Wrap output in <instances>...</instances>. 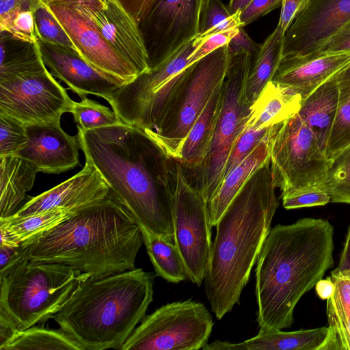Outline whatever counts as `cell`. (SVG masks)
Listing matches in <instances>:
<instances>
[{
  "label": "cell",
  "mask_w": 350,
  "mask_h": 350,
  "mask_svg": "<svg viewBox=\"0 0 350 350\" xmlns=\"http://www.w3.org/2000/svg\"><path fill=\"white\" fill-rule=\"evenodd\" d=\"M46 5L66 31L76 51L93 67L124 84L140 75L106 42L75 0Z\"/></svg>",
  "instance_id": "9a60e30c"
},
{
  "label": "cell",
  "mask_w": 350,
  "mask_h": 350,
  "mask_svg": "<svg viewBox=\"0 0 350 350\" xmlns=\"http://www.w3.org/2000/svg\"><path fill=\"white\" fill-rule=\"evenodd\" d=\"M335 289V286L330 277L321 279L315 285L317 295L322 299H327L332 297Z\"/></svg>",
  "instance_id": "f5cc1de1"
},
{
  "label": "cell",
  "mask_w": 350,
  "mask_h": 350,
  "mask_svg": "<svg viewBox=\"0 0 350 350\" xmlns=\"http://www.w3.org/2000/svg\"><path fill=\"white\" fill-rule=\"evenodd\" d=\"M308 2V0H282L280 16L277 26L284 36Z\"/></svg>",
  "instance_id": "7dc6e473"
},
{
  "label": "cell",
  "mask_w": 350,
  "mask_h": 350,
  "mask_svg": "<svg viewBox=\"0 0 350 350\" xmlns=\"http://www.w3.org/2000/svg\"><path fill=\"white\" fill-rule=\"evenodd\" d=\"M44 349L85 350L60 327L53 329L35 325L18 331L0 350Z\"/></svg>",
  "instance_id": "836d02e7"
},
{
  "label": "cell",
  "mask_w": 350,
  "mask_h": 350,
  "mask_svg": "<svg viewBox=\"0 0 350 350\" xmlns=\"http://www.w3.org/2000/svg\"><path fill=\"white\" fill-rule=\"evenodd\" d=\"M335 289L327 299L328 333L323 350H350V269L333 270Z\"/></svg>",
  "instance_id": "d4e9b609"
},
{
  "label": "cell",
  "mask_w": 350,
  "mask_h": 350,
  "mask_svg": "<svg viewBox=\"0 0 350 350\" xmlns=\"http://www.w3.org/2000/svg\"><path fill=\"white\" fill-rule=\"evenodd\" d=\"M196 38L160 66L118 88L107 102L124 123L155 133L188 71Z\"/></svg>",
  "instance_id": "ba28073f"
},
{
  "label": "cell",
  "mask_w": 350,
  "mask_h": 350,
  "mask_svg": "<svg viewBox=\"0 0 350 350\" xmlns=\"http://www.w3.org/2000/svg\"><path fill=\"white\" fill-rule=\"evenodd\" d=\"M342 53H350V23L330 38L313 54Z\"/></svg>",
  "instance_id": "bcb514c9"
},
{
  "label": "cell",
  "mask_w": 350,
  "mask_h": 350,
  "mask_svg": "<svg viewBox=\"0 0 350 350\" xmlns=\"http://www.w3.org/2000/svg\"><path fill=\"white\" fill-rule=\"evenodd\" d=\"M27 140L25 124L0 113V157L15 156Z\"/></svg>",
  "instance_id": "ab89813d"
},
{
  "label": "cell",
  "mask_w": 350,
  "mask_h": 350,
  "mask_svg": "<svg viewBox=\"0 0 350 350\" xmlns=\"http://www.w3.org/2000/svg\"><path fill=\"white\" fill-rule=\"evenodd\" d=\"M275 126L258 130L251 129L245 126L243 132L231 148L226 161L224 179L271 133Z\"/></svg>",
  "instance_id": "f35d334b"
},
{
  "label": "cell",
  "mask_w": 350,
  "mask_h": 350,
  "mask_svg": "<svg viewBox=\"0 0 350 350\" xmlns=\"http://www.w3.org/2000/svg\"><path fill=\"white\" fill-rule=\"evenodd\" d=\"M334 232L328 220L312 217L271 229L256 261L258 333L291 326L301 297L334 265Z\"/></svg>",
  "instance_id": "7a4b0ae2"
},
{
  "label": "cell",
  "mask_w": 350,
  "mask_h": 350,
  "mask_svg": "<svg viewBox=\"0 0 350 350\" xmlns=\"http://www.w3.org/2000/svg\"><path fill=\"white\" fill-rule=\"evenodd\" d=\"M277 125L273 127L271 133L221 182L208 204L211 224L213 227L216 226L225 210L250 176L270 159L269 139Z\"/></svg>",
  "instance_id": "4316f807"
},
{
  "label": "cell",
  "mask_w": 350,
  "mask_h": 350,
  "mask_svg": "<svg viewBox=\"0 0 350 350\" xmlns=\"http://www.w3.org/2000/svg\"><path fill=\"white\" fill-rule=\"evenodd\" d=\"M139 25L158 0H117Z\"/></svg>",
  "instance_id": "c3c4849f"
},
{
  "label": "cell",
  "mask_w": 350,
  "mask_h": 350,
  "mask_svg": "<svg viewBox=\"0 0 350 350\" xmlns=\"http://www.w3.org/2000/svg\"><path fill=\"white\" fill-rule=\"evenodd\" d=\"M106 42L139 74L150 70L139 25L117 0H75Z\"/></svg>",
  "instance_id": "e0dca14e"
},
{
  "label": "cell",
  "mask_w": 350,
  "mask_h": 350,
  "mask_svg": "<svg viewBox=\"0 0 350 350\" xmlns=\"http://www.w3.org/2000/svg\"><path fill=\"white\" fill-rule=\"evenodd\" d=\"M240 13L230 14L221 0H207L197 38L204 40L215 33L241 27Z\"/></svg>",
  "instance_id": "8d00e7d4"
},
{
  "label": "cell",
  "mask_w": 350,
  "mask_h": 350,
  "mask_svg": "<svg viewBox=\"0 0 350 350\" xmlns=\"http://www.w3.org/2000/svg\"><path fill=\"white\" fill-rule=\"evenodd\" d=\"M239 27L215 33L204 39L189 56L188 66L200 60L216 49L228 44L235 36Z\"/></svg>",
  "instance_id": "7bdbcfd3"
},
{
  "label": "cell",
  "mask_w": 350,
  "mask_h": 350,
  "mask_svg": "<svg viewBox=\"0 0 350 350\" xmlns=\"http://www.w3.org/2000/svg\"><path fill=\"white\" fill-rule=\"evenodd\" d=\"M213 327L202 303H167L145 316L120 350H198L208 344Z\"/></svg>",
  "instance_id": "7c38bea8"
},
{
  "label": "cell",
  "mask_w": 350,
  "mask_h": 350,
  "mask_svg": "<svg viewBox=\"0 0 350 350\" xmlns=\"http://www.w3.org/2000/svg\"><path fill=\"white\" fill-rule=\"evenodd\" d=\"M282 205L286 209L323 206L330 202L328 194L318 188L295 191L282 196Z\"/></svg>",
  "instance_id": "b9f144b4"
},
{
  "label": "cell",
  "mask_w": 350,
  "mask_h": 350,
  "mask_svg": "<svg viewBox=\"0 0 350 350\" xmlns=\"http://www.w3.org/2000/svg\"><path fill=\"white\" fill-rule=\"evenodd\" d=\"M319 189L328 194L330 202L350 204V145L332 159L325 180Z\"/></svg>",
  "instance_id": "e575fe53"
},
{
  "label": "cell",
  "mask_w": 350,
  "mask_h": 350,
  "mask_svg": "<svg viewBox=\"0 0 350 350\" xmlns=\"http://www.w3.org/2000/svg\"><path fill=\"white\" fill-rule=\"evenodd\" d=\"M261 46L262 44L256 43L250 38L242 26L239 27L237 33L228 44L230 55L244 53L250 55L253 59L257 56Z\"/></svg>",
  "instance_id": "f6af8a7d"
},
{
  "label": "cell",
  "mask_w": 350,
  "mask_h": 350,
  "mask_svg": "<svg viewBox=\"0 0 350 350\" xmlns=\"http://www.w3.org/2000/svg\"><path fill=\"white\" fill-rule=\"evenodd\" d=\"M140 226L144 243L156 275L175 284L188 279L185 263L175 244L170 239Z\"/></svg>",
  "instance_id": "1f68e13d"
},
{
  "label": "cell",
  "mask_w": 350,
  "mask_h": 350,
  "mask_svg": "<svg viewBox=\"0 0 350 350\" xmlns=\"http://www.w3.org/2000/svg\"><path fill=\"white\" fill-rule=\"evenodd\" d=\"M0 31H7L21 40L36 43L38 36L32 8L17 13Z\"/></svg>",
  "instance_id": "60d3db41"
},
{
  "label": "cell",
  "mask_w": 350,
  "mask_h": 350,
  "mask_svg": "<svg viewBox=\"0 0 350 350\" xmlns=\"http://www.w3.org/2000/svg\"><path fill=\"white\" fill-rule=\"evenodd\" d=\"M284 34L277 26L262 44L252 63L245 85V96L252 105L272 81L282 56Z\"/></svg>",
  "instance_id": "4dcf8cb0"
},
{
  "label": "cell",
  "mask_w": 350,
  "mask_h": 350,
  "mask_svg": "<svg viewBox=\"0 0 350 350\" xmlns=\"http://www.w3.org/2000/svg\"><path fill=\"white\" fill-rule=\"evenodd\" d=\"M281 3L282 0H252L240 13L241 26L244 27L258 20L278 8Z\"/></svg>",
  "instance_id": "ee69618b"
},
{
  "label": "cell",
  "mask_w": 350,
  "mask_h": 350,
  "mask_svg": "<svg viewBox=\"0 0 350 350\" xmlns=\"http://www.w3.org/2000/svg\"><path fill=\"white\" fill-rule=\"evenodd\" d=\"M335 269L338 271L350 269V224L348 228L343 248L340 256L338 265Z\"/></svg>",
  "instance_id": "816d5d0a"
},
{
  "label": "cell",
  "mask_w": 350,
  "mask_h": 350,
  "mask_svg": "<svg viewBox=\"0 0 350 350\" xmlns=\"http://www.w3.org/2000/svg\"><path fill=\"white\" fill-rule=\"evenodd\" d=\"M275 188L269 159L250 176L216 225L204 281L218 320L239 304L279 205Z\"/></svg>",
  "instance_id": "3957f363"
},
{
  "label": "cell",
  "mask_w": 350,
  "mask_h": 350,
  "mask_svg": "<svg viewBox=\"0 0 350 350\" xmlns=\"http://www.w3.org/2000/svg\"><path fill=\"white\" fill-rule=\"evenodd\" d=\"M328 333L327 327L293 332L278 330L258 333L238 343L217 340L203 350H323Z\"/></svg>",
  "instance_id": "7402d4cb"
},
{
  "label": "cell",
  "mask_w": 350,
  "mask_h": 350,
  "mask_svg": "<svg viewBox=\"0 0 350 350\" xmlns=\"http://www.w3.org/2000/svg\"><path fill=\"white\" fill-rule=\"evenodd\" d=\"M25 126L27 142L15 156L46 174H58L79 164L80 146L77 136L66 133L60 125V120Z\"/></svg>",
  "instance_id": "ac0fdd59"
},
{
  "label": "cell",
  "mask_w": 350,
  "mask_h": 350,
  "mask_svg": "<svg viewBox=\"0 0 350 350\" xmlns=\"http://www.w3.org/2000/svg\"><path fill=\"white\" fill-rule=\"evenodd\" d=\"M69 113H72L77 128L88 131L122 123L113 110L84 97L80 102L73 101Z\"/></svg>",
  "instance_id": "d590c367"
},
{
  "label": "cell",
  "mask_w": 350,
  "mask_h": 350,
  "mask_svg": "<svg viewBox=\"0 0 350 350\" xmlns=\"http://www.w3.org/2000/svg\"><path fill=\"white\" fill-rule=\"evenodd\" d=\"M252 59L247 53L230 54L209 147L200 166L190 174H185L207 204L223 181L231 148L243 132L250 116L252 104L245 96V85Z\"/></svg>",
  "instance_id": "52a82bcc"
},
{
  "label": "cell",
  "mask_w": 350,
  "mask_h": 350,
  "mask_svg": "<svg viewBox=\"0 0 350 350\" xmlns=\"http://www.w3.org/2000/svg\"><path fill=\"white\" fill-rule=\"evenodd\" d=\"M338 90L334 75L302 99L297 112L314 133L320 148L327 154L329 137L336 113Z\"/></svg>",
  "instance_id": "cb8c5ba5"
},
{
  "label": "cell",
  "mask_w": 350,
  "mask_h": 350,
  "mask_svg": "<svg viewBox=\"0 0 350 350\" xmlns=\"http://www.w3.org/2000/svg\"><path fill=\"white\" fill-rule=\"evenodd\" d=\"M229 59L227 44L189 66L157 130L155 133L146 132L167 157L178 158L191 128L222 85Z\"/></svg>",
  "instance_id": "9c48e42d"
},
{
  "label": "cell",
  "mask_w": 350,
  "mask_h": 350,
  "mask_svg": "<svg viewBox=\"0 0 350 350\" xmlns=\"http://www.w3.org/2000/svg\"><path fill=\"white\" fill-rule=\"evenodd\" d=\"M37 42L42 62L52 75L64 82L81 98L93 94L107 101L124 85L93 67L73 49L40 40Z\"/></svg>",
  "instance_id": "d6986e66"
},
{
  "label": "cell",
  "mask_w": 350,
  "mask_h": 350,
  "mask_svg": "<svg viewBox=\"0 0 350 350\" xmlns=\"http://www.w3.org/2000/svg\"><path fill=\"white\" fill-rule=\"evenodd\" d=\"M40 2L48 4L49 3L53 2V1H68V0H39Z\"/></svg>",
  "instance_id": "11a10c76"
},
{
  "label": "cell",
  "mask_w": 350,
  "mask_h": 350,
  "mask_svg": "<svg viewBox=\"0 0 350 350\" xmlns=\"http://www.w3.org/2000/svg\"><path fill=\"white\" fill-rule=\"evenodd\" d=\"M18 331L8 314L0 308V349L14 337Z\"/></svg>",
  "instance_id": "681fc988"
},
{
  "label": "cell",
  "mask_w": 350,
  "mask_h": 350,
  "mask_svg": "<svg viewBox=\"0 0 350 350\" xmlns=\"http://www.w3.org/2000/svg\"><path fill=\"white\" fill-rule=\"evenodd\" d=\"M85 159V165L79 172L30 198L13 216H25L55 208L79 209L107 198L111 193L110 187L90 159Z\"/></svg>",
  "instance_id": "ffe728a7"
},
{
  "label": "cell",
  "mask_w": 350,
  "mask_h": 350,
  "mask_svg": "<svg viewBox=\"0 0 350 350\" xmlns=\"http://www.w3.org/2000/svg\"><path fill=\"white\" fill-rule=\"evenodd\" d=\"M78 209L55 208L0 219V245H27L68 219Z\"/></svg>",
  "instance_id": "83f0119b"
},
{
  "label": "cell",
  "mask_w": 350,
  "mask_h": 350,
  "mask_svg": "<svg viewBox=\"0 0 350 350\" xmlns=\"http://www.w3.org/2000/svg\"><path fill=\"white\" fill-rule=\"evenodd\" d=\"M156 275L142 268L90 275L52 319L85 350L120 349L146 316Z\"/></svg>",
  "instance_id": "5b68a950"
},
{
  "label": "cell",
  "mask_w": 350,
  "mask_h": 350,
  "mask_svg": "<svg viewBox=\"0 0 350 350\" xmlns=\"http://www.w3.org/2000/svg\"><path fill=\"white\" fill-rule=\"evenodd\" d=\"M302 99L290 88L271 81L252 105L246 127L258 130L282 123L299 111Z\"/></svg>",
  "instance_id": "603a6c76"
},
{
  "label": "cell",
  "mask_w": 350,
  "mask_h": 350,
  "mask_svg": "<svg viewBox=\"0 0 350 350\" xmlns=\"http://www.w3.org/2000/svg\"><path fill=\"white\" fill-rule=\"evenodd\" d=\"M77 136L85 157L139 225L173 241L172 158L143 129L124 122L78 128Z\"/></svg>",
  "instance_id": "6da1fadb"
},
{
  "label": "cell",
  "mask_w": 350,
  "mask_h": 350,
  "mask_svg": "<svg viewBox=\"0 0 350 350\" xmlns=\"http://www.w3.org/2000/svg\"><path fill=\"white\" fill-rule=\"evenodd\" d=\"M143 243L139 224L111 191L21 245L23 255L32 260L64 264L96 277L135 269Z\"/></svg>",
  "instance_id": "277c9868"
},
{
  "label": "cell",
  "mask_w": 350,
  "mask_h": 350,
  "mask_svg": "<svg viewBox=\"0 0 350 350\" xmlns=\"http://www.w3.org/2000/svg\"><path fill=\"white\" fill-rule=\"evenodd\" d=\"M269 152L273 180L281 197L319 189L332 163L297 113L275 126L269 139Z\"/></svg>",
  "instance_id": "30bf717a"
},
{
  "label": "cell",
  "mask_w": 350,
  "mask_h": 350,
  "mask_svg": "<svg viewBox=\"0 0 350 350\" xmlns=\"http://www.w3.org/2000/svg\"><path fill=\"white\" fill-rule=\"evenodd\" d=\"M38 40L44 42L68 47H75L58 20L48 5L36 0L32 7Z\"/></svg>",
  "instance_id": "74e56055"
},
{
  "label": "cell",
  "mask_w": 350,
  "mask_h": 350,
  "mask_svg": "<svg viewBox=\"0 0 350 350\" xmlns=\"http://www.w3.org/2000/svg\"><path fill=\"white\" fill-rule=\"evenodd\" d=\"M350 62V53H317L281 59L273 81L306 98Z\"/></svg>",
  "instance_id": "44dd1931"
},
{
  "label": "cell",
  "mask_w": 350,
  "mask_h": 350,
  "mask_svg": "<svg viewBox=\"0 0 350 350\" xmlns=\"http://www.w3.org/2000/svg\"><path fill=\"white\" fill-rule=\"evenodd\" d=\"M23 246L0 245V271L14 263L23 256Z\"/></svg>",
  "instance_id": "f907efd6"
},
{
  "label": "cell",
  "mask_w": 350,
  "mask_h": 350,
  "mask_svg": "<svg viewBox=\"0 0 350 350\" xmlns=\"http://www.w3.org/2000/svg\"><path fill=\"white\" fill-rule=\"evenodd\" d=\"M338 96L327 156L332 159L350 145V62L335 75Z\"/></svg>",
  "instance_id": "d6a6232c"
},
{
  "label": "cell",
  "mask_w": 350,
  "mask_h": 350,
  "mask_svg": "<svg viewBox=\"0 0 350 350\" xmlns=\"http://www.w3.org/2000/svg\"><path fill=\"white\" fill-rule=\"evenodd\" d=\"M172 189L174 242L185 263L188 279L200 286L212 247L208 204L190 183L180 163L172 159L170 171Z\"/></svg>",
  "instance_id": "8fae6325"
},
{
  "label": "cell",
  "mask_w": 350,
  "mask_h": 350,
  "mask_svg": "<svg viewBox=\"0 0 350 350\" xmlns=\"http://www.w3.org/2000/svg\"><path fill=\"white\" fill-rule=\"evenodd\" d=\"M73 101L47 69L0 81V113L25 124L61 120Z\"/></svg>",
  "instance_id": "5bb4252c"
},
{
  "label": "cell",
  "mask_w": 350,
  "mask_h": 350,
  "mask_svg": "<svg viewBox=\"0 0 350 350\" xmlns=\"http://www.w3.org/2000/svg\"><path fill=\"white\" fill-rule=\"evenodd\" d=\"M221 88L222 85L215 91L191 128L176 159L186 174L200 166L209 147L220 107Z\"/></svg>",
  "instance_id": "f1b7e54d"
},
{
  "label": "cell",
  "mask_w": 350,
  "mask_h": 350,
  "mask_svg": "<svg viewBox=\"0 0 350 350\" xmlns=\"http://www.w3.org/2000/svg\"><path fill=\"white\" fill-rule=\"evenodd\" d=\"M0 219L13 216L34 184L37 168L17 156L0 157Z\"/></svg>",
  "instance_id": "484cf974"
},
{
  "label": "cell",
  "mask_w": 350,
  "mask_h": 350,
  "mask_svg": "<svg viewBox=\"0 0 350 350\" xmlns=\"http://www.w3.org/2000/svg\"><path fill=\"white\" fill-rule=\"evenodd\" d=\"M207 0H158L139 23L150 70L166 62L200 33Z\"/></svg>",
  "instance_id": "4fadbf2b"
},
{
  "label": "cell",
  "mask_w": 350,
  "mask_h": 350,
  "mask_svg": "<svg viewBox=\"0 0 350 350\" xmlns=\"http://www.w3.org/2000/svg\"><path fill=\"white\" fill-rule=\"evenodd\" d=\"M350 23V0H308L284 36L282 57L316 53Z\"/></svg>",
  "instance_id": "2e32d148"
},
{
  "label": "cell",
  "mask_w": 350,
  "mask_h": 350,
  "mask_svg": "<svg viewBox=\"0 0 350 350\" xmlns=\"http://www.w3.org/2000/svg\"><path fill=\"white\" fill-rule=\"evenodd\" d=\"M0 81L46 70L38 42L30 43L0 31Z\"/></svg>",
  "instance_id": "f546056e"
},
{
  "label": "cell",
  "mask_w": 350,
  "mask_h": 350,
  "mask_svg": "<svg viewBox=\"0 0 350 350\" xmlns=\"http://www.w3.org/2000/svg\"><path fill=\"white\" fill-rule=\"evenodd\" d=\"M91 275L56 262L22 256L0 271V308L18 331L52 319L79 284Z\"/></svg>",
  "instance_id": "8992f818"
},
{
  "label": "cell",
  "mask_w": 350,
  "mask_h": 350,
  "mask_svg": "<svg viewBox=\"0 0 350 350\" xmlns=\"http://www.w3.org/2000/svg\"><path fill=\"white\" fill-rule=\"evenodd\" d=\"M252 0H230L228 8L230 14L241 12Z\"/></svg>",
  "instance_id": "db71d44e"
}]
</instances>
